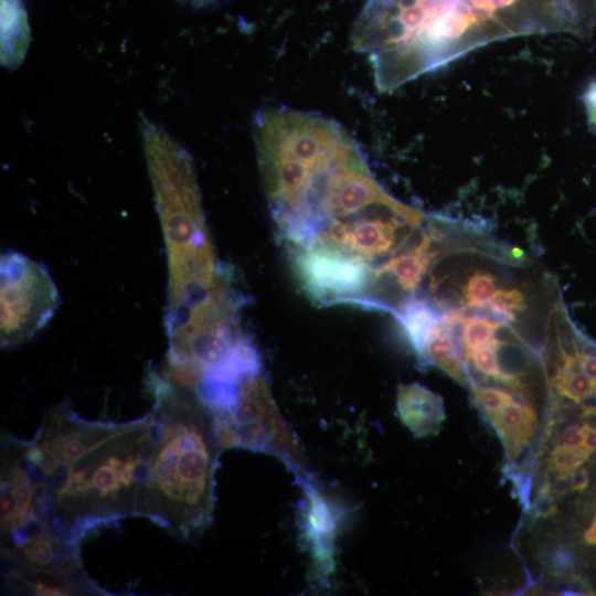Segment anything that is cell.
Masks as SVG:
<instances>
[{
    "mask_svg": "<svg viewBox=\"0 0 596 596\" xmlns=\"http://www.w3.org/2000/svg\"><path fill=\"white\" fill-rule=\"evenodd\" d=\"M157 440L152 413L129 423L91 422L66 404L23 441L40 519L79 546L94 530L139 517Z\"/></svg>",
    "mask_w": 596,
    "mask_h": 596,
    "instance_id": "1",
    "label": "cell"
},
{
    "mask_svg": "<svg viewBox=\"0 0 596 596\" xmlns=\"http://www.w3.org/2000/svg\"><path fill=\"white\" fill-rule=\"evenodd\" d=\"M157 440L139 517L190 541L212 522L223 449L210 409L195 393L153 379Z\"/></svg>",
    "mask_w": 596,
    "mask_h": 596,
    "instance_id": "2",
    "label": "cell"
},
{
    "mask_svg": "<svg viewBox=\"0 0 596 596\" xmlns=\"http://www.w3.org/2000/svg\"><path fill=\"white\" fill-rule=\"evenodd\" d=\"M223 449L269 454L294 473L299 486L313 478L304 451L270 394L262 370L245 376L232 405L212 415Z\"/></svg>",
    "mask_w": 596,
    "mask_h": 596,
    "instance_id": "3",
    "label": "cell"
},
{
    "mask_svg": "<svg viewBox=\"0 0 596 596\" xmlns=\"http://www.w3.org/2000/svg\"><path fill=\"white\" fill-rule=\"evenodd\" d=\"M56 289L41 265L14 253L1 259V343L31 338L56 308Z\"/></svg>",
    "mask_w": 596,
    "mask_h": 596,
    "instance_id": "4",
    "label": "cell"
},
{
    "mask_svg": "<svg viewBox=\"0 0 596 596\" xmlns=\"http://www.w3.org/2000/svg\"><path fill=\"white\" fill-rule=\"evenodd\" d=\"M299 487L304 492L299 512L301 536L312 562L315 577L324 581L334 570L336 540L341 530L343 511L313 478Z\"/></svg>",
    "mask_w": 596,
    "mask_h": 596,
    "instance_id": "5",
    "label": "cell"
},
{
    "mask_svg": "<svg viewBox=\"0 0 596 596\" xmlns=\"http://www.w3.org/2000/svg\"><path fill=\"white\" fill-rule=\"evenodd\" d=\"M396 407L403 424L417 437L437 434L445 419L443 398L419 383L398 385Z\"/></svg>",
    "mask_w": 596,
    "mask_h": 596,
    "instance_id": "6",
    "label": "cell"
},
{
    "mask_svg": "<svg viewBox=\"0 0 596 596\" xmlns=\"http://www.w3.org/2000/svg\"><path fill=\"white\" fill-rule=\"evenodd\" d=\"M417 356L423 362L438 366L461 385L468 383V372L457 338L441 315L428 331Z\"/></svg>",
    "mask_w": 596,
    "mask_h": 596,
    "instance_id": "7",
    "label": "cell"
},
{
    "mask_svg": "<svg viewBox=\"0 0 596 596\" xmlns=\"http://www.w3.org/2000/svg\"><path fill=\"white\" fill-rule=\"evenodd\" d=\"M488 419L500 435L511 459H514L530 443L538 426L535 411L515 400L505 404Z\"/></svg>",
    "mask_w": 596,
    "mask_h": 596,
    "instance_id": "8",
    "label": "cell"
},
{
    "mask_svg": "<svg viewBox=\"0 0 596 596\" xmlns=\"http://www.w3.org/2000/svg\"><path fill=\"white\" fill-rule=\"evenodd\" d=\"M1 61L7 67L21 64L29 43L24 12L17 0H2Z\"/></svg>",
    "mask_w": 596,
    "mask_h": 596,
    "instance_id": "9",
    "label": "cell"
},
{
    "mask_svg": "<svg viewBox=\"0 0 596 596\" xmlns=\"http://www.w3.org/2000/svg\"><path fill=\"white\" fill-rule=\"evenodd\" d=\"M589 456L590 454L583 446L570 447L557 444L550 455L549 468L556 473L558 479H567Z\"/></svg>",
    "mask_w": 596,
    "mask_h": 596,
    "instance_id": "10",
    "label": "cell"
},
{
    "mask_svg": "<svg viewBox=\"0 0 596 596\" xmlns=\"http://www.w3.org/2000/svg\"><path fill=\"white\" fill-rule=\"evenodd\" d=\"M468 383L476 406L487 416V418L514 400L511 393L502 389L481 385L473 379H469Z\"/></svg>",
    "mask_w": 596,
    "mask_h": 596,
    "instance_id": "11",
    "label": "cell"
},
{
    "mask_svg": "<svg viewBox=\"0 0 596 596\" xmlns=\"http://www.w3.org/2000/svg\"><path fill=\"white\" fill-rule=\"evenodd\" d=\"M575 19L584 35H588L596 23V0H557Z\"/></svg>",
    "mask_w": 596,
    "mask_h": 596,
    "instance_id": "12",
    "label": "cell"
},
{
    "mask_svg": "<svg viewBox=\"0 0 596 596\" xmlns=\"http://www.w3.org/2000/svg\"><path fill=\"white\" fill-rule=\"evenodd\" d=\"M588 125L594 134H596V81L592 82L583 94Z\"/></svg>",
    "mask_w": 596,
    "mask_h": 596,
    "instance_id": "13",
    "label": "cell"
},
{
    "mask_svg": "<svg viewBox=\"0 0 596 596\" xmlns=\"http://www.w3.org/2000/svg\"><path fill=\"white\" fill-rule=\"evenodd\" d=\"M583 427L578 424L568 425L561 434L560 444L570 447L582 446Z\"/></svg>",
    "mask_w": 596,
    "mask_h": 596,
    "instance_id": "14",
    "label": "cell"
},
{
    "mask_svg": "<svg viewBox=\"0 0 596 596\" xmlns=\"http://www.w3.org/2000/svg\"><path fill=\"white\" fill-rule=\"evenodd\" d=\"M554 504L552 503L551 494H550V485H545V487L540 492V498L536 502V513L542 517H546L554 511Z\"/></svg>",
    "mask_w": 596,
    "mask_h": 596,
    "instance_id": "15",
    "label": "cell"
},
{
    "mask_svg": "<svg viewBox=\"0 0 596 596\" xmlns=\"http://www.w3.org/2000/svg\"><path fill=\"white\" fill-rule=\"evenodd\" d=\"M567 479L570 480V489L575 491H581L585 489L589 481L587 470L581 467L575 469Z\"/></svg>",
    "mask_w": 596,
    "mask_h": 596,
    "instance_id": "16",
    "label": "cell"
},
{
    "mask_svg": "<svg viewBox=\"0 0 596 596\" xmlns=\"http://www.w3.org/2000/svg\"><path fill=\"white\" fill-rule=\"evenodd\" d=\"M583 443L582 446L589 453L596 451V428L588 425L583 424Z\"/></svg>",
    "mask_w": 596,
    "mask_h": 596,
    "instance_id": "17",
    "label": "cell"
},
{
    "mask_svg": "<svg viewBox=\"0 0 596 596\" xmlns=\"http://www.w3.org/2000/svg\"><path fill=\"white\" fill-rule=\"evenodd\" d=\"M554 566L561 572H565L572 568L574 565V558L572 553L566 550L557 552L554 558Z\"/></svg>",
    "mask_w": 596,
    "mask_h": 596,
    "instance_id": "18",
    "label": "cell"
},
{
    "mask_svg": "<svg viewBox=\"0 0 596 596\" xmlns=\"http://www.w3.org/2000/svg\"><path fill=\"white\" fill-rule=\"evenodd\" d=\"M584 540L589 544H596V517L590 528L585 532Z\"/></svg>",
    "mask_w": 596,
    "mask_h": 596,
    "instance_id": "19",
    "label": "cell"
}]
</instances>
